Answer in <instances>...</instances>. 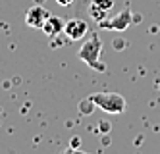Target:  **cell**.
<instances>
[{"label":"cell","instance_id":"8992f818","mask_svg":"<svg viewBox=\"0 0 160 154\" xmlns=\"http://www.w3.org/2000/svg\"><path fill=\"white\" fill-rule=\"evenodd\" d=\"M64 25H66V23H64L60 17L50 16V17L47 19V23L42 25V31H44V35H48V37H56V35L64 33Z\"/></svg>","mask_w":160,"mask_h":154},{"label":"cell","instance_id":"ba28073f","mask_svg":"<svg viewBox=\"0 0 160 154\" xmlns=\"http://www.w3.org/2000/svg\"><path fill=\"white\" fill-rule=\"evenodd\" d=\"M93 4L108 12V10H112V6H114V0H93Z\"/></svg>","mask_w":160,"mask_h":154},{"label":"cell","instance_id":"3957f363","mask_svg":"<svg viewBox=\"0 0 160 154\" xmlns=\"http://www.w3.org/2000/svg\"><path fill=\"white\" fill-rule=\"evenodd\" d=\"M64 33H66V37L70 41H81V39H85L89 35V25H87V21L75 17V19L66 21Z\"/></svg>","mask_w":160,"mask_h":154},{"label":"cell","instance_id":"6da1fadb","mask_svg":"<svg viewBox=\"0 0 160 154\" xmlns=\"http://www.w3.org/2000/svg\"><path fill=\"white\" fill-rule=\"evenodd\" d=\"M100 52H102V41L98 39L97 33H91V37L81 44L77 56H79V60L85 62L89 67L97 69V72H106V66L100 64Z\"/></svg>","mask_w":160,"mask_h":154},{"label":"cell","instance_id":"9c48e42d","mask_svg":"<svg viewBox=\"0 0 160 154\" xmlns=\"http://www.w3.org/2000/svg\"><path fill=\"white\" fill-rule=\"evenodd\" d=\"M56 2H58L60 6H70V4L73 2V0H56Z\"/></svg>","mask_w":160,"mask_h":154},{"label":"cell","instance_id":"52a82bcc","mask_svg":"<svg viewBox=\"0 0 160 154\" xmlns=\"http://www.w3.org/2000/svg\"><path fill=\"white\" fill-rule=\"evenodd\" d=\"M89 14L93 16V19L95 21H102V19H106V10H102V8H98V6H95V4H91V8H89Z\"/></svg>","mask_w":160,"mask_h":154},{"label":"cell","instance_id":"5b68a950","mask_svg":"<svg viewBox=\"0 0 160 154\" xmlns=\"http://www.w3.org/2000/svg\"><path fill=\"white\" fill-rule=\"evenodd\" d=\"M131 21H133L131 12L129 10H123V12H120L118 16H114L112 19H102L98 25L100 27H108L112 31H125V29L131 25Z\"/></svg>","mask_w":160,"mask_h":154},{"label":"cell","instance_id":"277c9868","mask_svg":"<svg viewBox=\"0 0 160 154\" xmlns=\"http://www.w3.org/2000/svg\"><path fill=\"white\" fill-rule=\"evenodd\" d=\"M52 14L47 10V8H42L41 4H37V6H33V8H29L27 10V14H25V23L29 27H33V29H42V25L47 23V19L50 17Z\"/></svg>","mask_w":160,"mask_h":154},{"label":"cell","instance_id":"30bf717a","mask_svg":"<svg viewBox=\"0 0 160 154\" xmlns=\"http://www.w3.org/2000/svg\"><path fill=\"white\" fill-rule=\"evenodd\" d=\"M35 2H37V4H41V2H42V0H35Z\"/></svg>","mask_w":160,"mask_h":154},{"label":"cell","instance_id":"7a4b0ae2","mask_svg":"<svg viewBox=\"0 0 160 154\" xmlns=\"http://www.w3.org/2000/svg\"><path fill=\"white\" fill-rule=\"evenodd\" d=\"M91 100L106 114H122L125 110V98L118 92H95L91 94Z\"/></svg>","mask_w":160,"mask_h":154}]
</instances>
